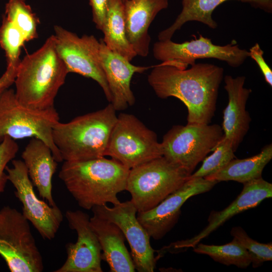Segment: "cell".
<instances>
[{"label": "cell", "mask_w": 272, "mask_h": 272, "mask_svg": "<svg viewBox=\"0 0 272 272\" xmlns=\"http://www.w3.org/2000/svg\"><path fill=\"white\" fill-rule=\"evenodd\" d=\"M223 74V69L213 64L195 63L181 70L162 62L153 66L148 81L158 97L183 103L187 124H207L215 115Z\"/></svg>", "instance_id": "1"}, {"label": "cell", "mask_w": 272, "mask_h": 272, "mask_svg": "<svg viewBox=\"0 0 272 272\" xmlns=\"http://www.w3.org/2000/svg\"><path fill=\"white\" fill-rule=\"evenodd\" d=\"M129 169L105 157L84 161H64L58 176L82 208L118 204L126 189Z\"/></svg>", "instance_id": "2"}, {"label": "cell", "mask_w": 272, "mask_h": 272, "mask_svg": "<svg viewBox=\"0 0 272 272\" xmlns=\"http://www.w3.org/2000/svg\"><path fill=\"white\" fill-rule=\"evenodd\" d=\"M68 74L52 35L40 48L21 60L14 82L16 96L21 103L33 108L53 107Z\"/></svg>", "instance_id": "3"}, {"label": "cell", "mask_w": 272, "mask_h": 272, "mask_svg": "<svg viewBox=\"0 0 272 272\" xmlns=\"http://www.w3.org/2000/svg\"><path fill=\"white\" fill-rule=\"evenodd\" d=\"M116 111L110 103L67 122H58L53 126L52 139L62 160L84 161L105 157L117 119Z\"/></svg>", "instance_id": "4"}, {"label": "cell", "mask_w": 272, "mask_h": 272, "mask_svg": "<svg viewBox=\"0 0 272 272\" xmlns=\"http://www.w3.org/2000/svg\"><path fill=\"white\" fill-rule=\"evenodd\" d=\"M59 121L54 107L39 109L21 103L15 91L7 89L0 97V143L5 137L14 140L35 138L50 148L57 162L63 161L52 139L53 126Z\"/></svg>", "instance_id": "5"}, {"label": "cell", "mask_w": 272, "mask_h": 272, "mask_svg": "<svg viewBox=\"0 0 272 272\" xmlns=\"http://www.w3.org/2000/svg\"><path fill=\"white\" fill-rule=\"evenodd\" d=\"M190 175L162 156L130 169L125 190L138 212H146L180 188Z\"/></svg>", "instance_id": "6"}, {"label": "cell", "mask_w": 272, "mask_h": 272, "mask_svg": "<svg viewBox=\"0 0 272 272\" xmlns=\"http://www.w3.org/2000/svg\"><path fill=\"white\" fill-rule=\"evenodd\" d=\"M106 156L130 169L163 154L156 133L134 115L121 113L112 129Z\"/></svg>", "instance_id": "7"}, {"label": "cell", "mask_w": 272, "mask_h": 272, "mask_svg": "<svg viewBox=\"0 0 272 272\" xmlns=\"http://www.w3.org/2000/svg\"><path fill=\"white\" fill-rule=\"evenodd\" d=\"M0 255L11 272H41L44 269L29 221L9 206L0 209Z\"/></svg>", "instance_id": "8"}, {"label": "cell", "mask_w": 272, "mask_h": 272, "mask_svg": "<svg viewBox=\"0 0 272 272\" xmlns=\"http://www.w3.org/2000/svg\"><path fill=\"white\" fill-rule=\"evenodd\" d=\"M223 136L217 124L174 125L161 143L163 156L191 175Z\"/></svg>", "instance_id": "9"}, {"label": "cell", "mask_w": 272, "mask_h": 272, "mask_svg": "<svg viewBox=\"0 0 272 272\" xmlns=\"http://www.w3.org/2000/svg\"><path fill=\"white\" fill-rule=\"evenodd\" d=\"M235 42L221 46L213 43L210 38L199 34L198 38L178 43L171 39L159 40L154 44L155 59L165 64L184 70L198 59L215 58L237 67L249 57V51L241 49Z\"/></svg>", "instance_id": "10"}, {"label": "cell", "mask_w": 272, "mask_h": 272, "mask_svg": "<svg viewBox=\"0 0 272 272\" xmlns=\"http://www.w3.org/2000/svg\"><path fill=\"white\" fill-rule=\"evenodd\" d=\"M55 47L69 73H75L95 81L107 100L111 95L100 58V41L93 35L79 37L58 25L54 26Z\"/></svg>", "instance_id": "11"}, {"label": "cell", "mask_w": 272, "mask_h": 272, "mask_svg": "<svg viewBox=\"0 0 272 272\" xmlns=\"http://www.w3.org/2000/svg\"><path fill=\"white\" fill-rule=\"evenodd\" d=\"M12 164L11 167H6V172L22 205V214L43 239H53L63 221L61 211L57 206H51L37 196L22 160L13 159Z\"/></svg>", "instance_id": "12"}, {"label": "cell", "mask_w": 272, "mask_h": 272, "mask_svg": "<svg viewBox=\"0 0 272 272\" xmlns=\"http://www.w3.org/2000/svg\"><path fill=\"white\" fill-rule=\"evenodd\" d=\"M93 215L116 224L122 232L131 251L135 269L139 272H153L157 258L150 244V236L139 221L138 211L130 200L109 207L97 206L91 209Z\"/></svg>", "instance_id": "13"}, {"label": "cell", "mask_w": 272, "mask_h": 272, "mask_svg": "<svg viewBox=\"0 0 272 272\" xmlns=\"http://www.w3.org/2000/svg\"><path fill=\"white\" fill-rule=\"evenodd\" d=\"M218 182L202 177L189 178L152 209L138 212L137 219L150 237L162 238L177 223L181 208L189 198L210 191Z\"/></svg>", "instance_id": "14"}, {"label": "cell", "mask_w": 272, "mask_h": 272, "mask_svg": "<svg viewBox=\"0 0 272 272\" xmlns=\"http://www.w3.org/2000/svg\"><path fill=\"white\" fill-rule=\"evenodd\" d=\"M69 226L77 233L76 243L65 245L66 259L54 272H102L101 248L90 222V217L80 210H67Z\"/></svg>", "instance_id": "15"}, {"label": "cell", "mask_w": 272, "mask_h": 272, "mask_svg": "<svg viewBox=\"0 0 272 272\" xmlns=\"http://www.w3.org/2000/svg\"><path fill=\"white\" fill-rule=\"evenodd\" d=\"M243 188L236 198L221 211H213L208 218V224L198 234L186 240L171 243L166 247L171 252L193 248L212 232L233 216L243 211L255 208L265 198L272 197V184L262 177L243 184Z\"/></svg>", "instance_id": "16"}, {"label": "cell", "mask_w": 272, "mask_h": 272, "mask_svg": "<svg viewBox=\"0 0 272 272\" xmlns=\"http://www.w3.org/2000/svg\"><path fill=\"white\" fill-rule=\"evenodd\" d=\"M100 41V58L111 95L112 104L116 111L123 110L135 103L130 82L135 73H141L153 67L131 64L122 55L109 49Z\"/></svg>", "instance_id": "17"}, {"label": "cell", "mask_w": 272, "mask_h": 272, "mask_svg": "<svg viewBox=\"0 0 272 272\" xmlns=\"http://www.w3.org/2000/svg\"><path fill=\"white\" fill-rule=\"evenodd\" d=\"M224 80L228 102L223 111L222 140L229 143L235 152L250 127L251 118L246 105L251 90L244 87V76L226 75Z\"/></svg>", "instance_id": "18"}, {"label": "cell", "mask_w": 272, "mask_h": 272, "mask_svg": "<svg viewBox=\"0 0 272 272\" xmlns=\"http://www.w3.org/2000/svg\"><path fill=\"white\" fill-rule=\"evenodd\" d=\"M168 4V0L123 2L127 37L137 55L146 57L149 54V28L157 14L167 8Z\"/></svg>", "instance_id": "19"}, {"label": "cell", "mask_w": 272, "mask_h": 272, "mask_svg": "<svg viewBox=\"0 0 272 272\" xmlns=\"http://www.w3.org/2000/svg\"><path fill=\"white\" fill-rule=\"evenodd\" d=\"M21 157L40 196L46 200L49 205L56 206L52 195V179L57 162L49 147L42 140L32 138L22 153Z\"/></svg>", "instance_id": "20"}, {"label": "cell", "mask_w": 272, "mask_h": 272, "mask_svg": "<svg viewBox=\"0 0 272 272\" xmlns=\"http://www.w3.org/2000/svg\"><path fill=\"white\" fill-rule=\"evenodd\" d=\"M91 227L100 243L102 260L108 264L111 272H134V265L124 241L125 237L114 223L93 215Z\"/></svg>", "instance_id": "21"}, {"label": "cell", "mask_w": 272, "mask_h": 272, "mask_svg": "<svg viewBox=\"0 0 272 272\" xmlns=\"http://www.w3.org/2000/svg\"><path fill=\"white\" fill-rule=\"evenodd\" d=\"M229 0H182V8L174 23L158 35L159 40L171 39L175 32L186 23L197 21L206 25L209 28L217 27L216 22L212 18L215 9L221 4ZM247 3L251 6L266 12H272V0H238Z\"/></svg>", "instance_id": "22"}, {"label": "cell", "mask_w": 272, "mask_h": 272, "mask_svg": "<svg viewBox=\"0 0 272 272\" xmlns=\"http://www.w3.org/2000/svg\"><path fill=\"white\" fill-rule=\"evenodd\" d=\"M271 158L272 145L269 144L257 155L242 159L234 158L224 168L205 178L217 182L234 181L244 184L262 177L263 170Z\"/></svg>", "instance_id": "23"}, {"label": "cell", "mask_w": 272, "mask_h": 272, "mask_svg": "<svg viewBox=\"0 0 272 272\" xmlns=\"http://www.w3.org/2000/svg\"><path fill=\"white\" fill-rule=\"evenodd\" d=\"M102 31L104 34L102 40L111 50L130 61L137 55L127 37L123 2L121 0H109L106 18Z\"/></svg>", "instance_id": "24"}, {"label": "cell", "mask_w": 272, "mask_h": 272, "mask_svg": "<svg viewBox=\"0 0 272 272\" xmlns=\"http://www.w3.org/2000/svg\"><path fill=\"white\" fill-rule=\"evenodd\" d=\"M193 251L199 254H206L213 260L222 264L234 265L245 268L251 263V259L246 250L235 239L221 245L198 243Z\"/></svg>", "instance_id": "25"}, {"label": "cell", "mask_w": 272, "mask_h": 272, "mask_svg": "<svg viewBox=\"0 0 272 272\" xmlns=\"http://www.w3.org/2000/svg\"><path fill=\"white\" fill-rule=\"evenodd\" d=\"M3 16L19 30L26 42L38 37L39 18L25 0H9Z\"/></svg>", "instance_id": "26"}, {"label": "cell", "mask_w": 272, "mask_h": 272, "mask_svg": "<svg viewBox=\"0 0 272 272\" xmlns=\"http://www.w3.org/2000/svg\"><path fill=\"white\" fill-rule=\"evenodd\" d=\"M26 42L19 30L4 16L0 26V46L5 52L8 67H18L21 48Z\"/></svg>", "instance_id": "27"}, {"label": "cell", "mask_w": 272, "mask_h": 272, "mask_svg": "<svg viewBox=\"0 0 272 272\" xmlns=\"http://www.w3.org/2000/svg\"><path fill=\"white\" fill-rule=\"evenodd\" d=\"M212 152V154L203 160L201 166L196 172L192 173L190 177L205 178L218 172L236 158L235 151L231 145L222 139Z\"/></svg>", "instance_id": "28"}, {"label": "cell", "mask_w": 272, "mask_h": 272, "mask_svg": "<svg viewBox=\"0 0 272 272\" xmlns=\"http://www.w3.org/2000/svg\"><path fill=\"white\" fill-rule=\"evenodd\" d=\"M230 234L248 252L253 267H257L264 262L272 260L271 242L259 243L250 238L239 226L233 227Z\"/></svg>", "instance_id": "29"}, {"label": "cell", "mask_w": 272, "mask_h": 272, "mask_svg": "<svg viewBox=\"0 0 272 272\" xmlns=\"http://www.w3.org/2000/svg\"><path fill=\"white\" fill-rule=\"evenodd\" d=\"M19 147L15 140L5 137L0 143V195L4 191L8 181L6 168L16 157Z\"/></svg>", "instance_id": "30"}, {"label": "cell", "mask_w": 272, "mask_h": 272, "mask_svg": "<svg viewBox=\"0 0 272 272\" xmlns=\"http://www.w3.org/2000/svg\"><path fill=\"white\" fill-rule=\"evenodd\" d=\"M249 57L253 59L258 65L265 82L272 86V70L263 58V51L259 44L256 43L250 49Z\"/></svg>", "instance_id": "31"}, {"label": "cell", "mask_w": 272, "mask_h": 272, "mask_svg": "<svg viewBox=\"0 0 272 272\" xmlns=\"http://www.w3.org/2000/svg\"><path fill=\"white\" fill-rule=\"evenodd\" d=\"M92 8L93 21L96 28L102 31L108 11L109 0H89Z\"/></svg>", "instance_id": "32"}, {"label": "cell", "mask_w": 272, "mask_h": 272, "mask_svg": "<svg viewBox=\"0 0 272 272\" xmlns=\"http://www.w3.org/2000/svg\"><path fill=\"white\" fill-rule=\"evenodd\" d=\"M18 67H7L0 77V97L15 82Z\"/></svg>", "instance_id": "33"}, {"label": "cell", "mask_w": 272, "mask_h": 272, "mask_svg": "<svg viewBox=\"0 0 272 272\" xmlns=\"http://www.w3.org/2000/svg\"><path fill=\"white\" fill-rule=\"evenodd\" d=\"M121 1H122V2H123L125 0H121Z\"/></svg>", "instance_id": "34"}]
</instances>
